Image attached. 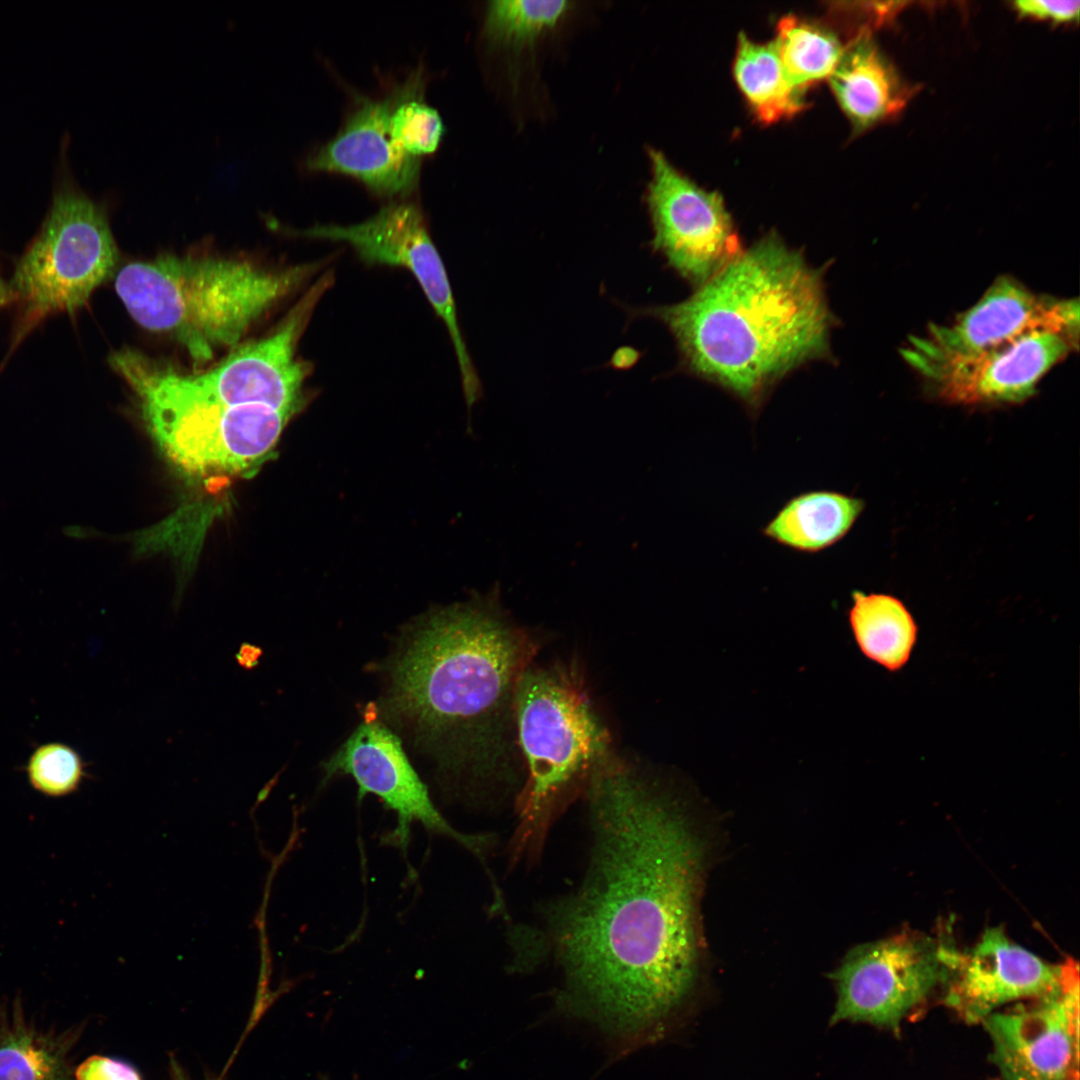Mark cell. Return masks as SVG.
Segmentation results:
<instances>
[{"mask_svg":"<svg viewBox=\"0 0 1080 1080\" xmlns=\"http://www.w3.org/2000/svg\"><path fill=\"white\" fill-rule=\"evenodd\" d=\"M592 845L573 893L517 936L527 961L544 955L599 1014L627 1030L662 1026L700 972L705 846L669 791L612 760L585 792Z\"/></svg>","mask_w":1080,"mask_h":1080,"instance_id":"cell-1","label":"cell"},{"mask_svg":"<svg viewBox=\"0 0 1080 1080\" xmlns=\"http://www.w3.org/2000/svg\"><path fill=\"white\" fill-rule=\"evenodd\" d=\"M388 663V716L429 749L448 793L476 802L505 780L515 689L536 647L488 601L431 611L407 631Z\"/></svg>","mask_w":1080,"mask_h":1080,"instance_id":"cell-2","label":"cell"},{"mask_svg":"<svg viewBox=\"0 0 1080 1080\" xmlns=\"http://www.w3.org/2000/svg\"><path fill=\"white\" fill-rule=\"evenodd\" d=\"M824 272L771 233L686 300L642 314L669 328L688 371L726 390L756 417L778 381L831 357L835 319Z\"/></svg>","mask_w":1080,"mask_h":1080,"instance_id":"cell-3","label":"cell"},{"mask_svg":"<svg viewBox=\"0 0 1080 1080\" xmlns=\"http://www.w3.org/2000/svg\"><path fill=\"white\" fill-rule=\"evenodd\" d=\"M320 267L275 269L234 258L162 255L123 266L115 290L141 327L173 338L203 364L218 349L238 344Z\"/></svg>","mask_w":1080,"mask_h":1080,"instance_id":"cell-4","label":"cell"},{"mask_svg":"<svg viewBox=\"0 0 1080 1080\" xmlns=\"http://www.w3.org/2000/svg\"><path fill=\"white\" fill-rule=\"evenodd\" d=\"M514 734L526 764L508 847L511 868L533 864L562 811L611 760V738L575 672L529 666L518 680Z\"/></svg>","mask_w":1080,"mask_h":1080,"instance_id":"cell-5","label":"cell"},{"mask_svg":"<svg viewBox=\"0 0 1080 1080\" xmlns=\"http://www.w3.org/2000/svg\"><path fill=\"white\" fill-rule=\"evenodd\" d=\"M109 363L136 396L160 450L190 476H240L273 455L293 416L262 406H230L204 392L192 374L132 348Z\"/></svg>","mask_w":1080,"mask_h":1080,"instance_id":"cell-6","label":"cell"},{"mask_svg":"<svg viewBox=\"0 0 1080 1080\" xmlns=\"http://www.w3.org/2000/svg\"><path fill=\"white\" fill-rule=\"evenodd\" d=\"M118 258L104 209L82 192L59 191L9 284L24 325L83 306L111 277Z\"/></svg>","mask_w":1080,"mask_h":1080,"instance_id":"cell-7","label":"cell"},{"mask_svg":"<svg viewBox=\"0 0 1080 1080\" xmlns=\"http://www.w3.org/2000/svg\"><path fill=\"white\" fill-rule=\"evenodd\" d=\"M956 948L914 931L859 945L831 978L836 990L831 1024L866 1023L898 1034L945 983Z\"/></svg>","mask_w":1080,"mask_h":1080,"instance_id":"cell-8","label":"cell"},{"mask_svg":"<svg viewBox=\"0 0 1080 1080\" xmlns=\"http://www.w3.org/2000/svg\"><path fill=\"white\" fill-rule=\"evenodd\" d=\"M649 158L651 245L674 271L699 287L742 251L738 233L718 193L698 186L660 151L649 149Z\"/></svg>","mask_w":1080,"mask_h":1080,"instance_id":"cell-9","label":"cell"},{"mask_svg":"<svg viewBox=\"0 0 1080 1080\" xmlns=\"http://www.w3.org/2000/svg\"><path fill=\"white\" fill-rule=\"evenodd\" d=\"M324 782L335 775H350L358 799L374 794L393 810L397 825L389 841L406 851L410 827L422 824L431 833L452 838L483 863L494 847L488 834H463L454 829L433 804L428 789L411 765L400 739L375 713H366L341 747L323 763Z\"/></svg>","mask_w":1080,"mask_h":1080,"instance_id":"cell-10","label":"cell"},{"mask_svg":"<svg viewBox=\"0 0 1080 1080\" xmlns=\"http://www.w3.org/2000/svg\"><path fill=\"white\" fill-rule=\"evenodd\" d=\"M333 282L324 274L268 336L236 347L212 368L192 374L208 395L230 406H262L297 415L306 405L311 365L297 357L314 308Z\"/></svg>","mask_w":1080,"mask_h":1080,"instance_id":"cell-11","label":"cell"},{"mask_svg":"<svg viewBox=\"0 0 1080 1080\" xmlns=\"http://www.w3.org/2000/svg\"><path fill=\"white\" fill-rule=\"evenodd\" d=\"M1038 328L1078 335V301L1039 297L1017 280L1001 276L952 324H934L926 334L911 337L902 355L911 367L924 374L937 366L979 355Z\"/></svg>","mask_w":1080,"mask_h":1080,"instance_id":"cell-12","label":"cell"},{"mask_svg":"<svg viewBox=\"0 0 1080 1080\" xmlns=\"http://www.w3.org/2000/svg\"><path fill=\"white\" fill-rule=\"evenodd\" d=\"M311 238L350 244L369 264L407 268L418 280L453 342L468 405L480 394V383L462 339L455 304L443 262L420 210L413 204H390L366 221L350 226H314L299 232Z\"/></svg>","mask_w":1080,"mask_h":1080,"instance_id":"cell-13","label":"cell"},{"mask_svg":"<svg viewBox=\"0 0 1080 1080\" xmlns=\"http://www.w3.org/2000/svg\"><path fill=\"white\" fill-rule=\"evenodd\" d=\"M1078 974L1077 962H1047L1013 942L1003 928L990 927L974 946L954 951L941 1000L966 1024H981L1008 1004L1060 990Z\"/></svg>","mask_w":1080,"mask_h":1080,"instance_id":"cell-14","label":"cell"},{"mask_svg":"<svg viewBox=\"0 0 1080 1080\" xmlns=\"http://www.w3.org/2000/svg\"><path fill=\"white\" fill-rule=\"evenodd\" d=\"M981 1024L1000 1080H1079V974L1060 990L1004 1007Z\"/></svg>","mask_w":1080,"mask_h":1080,"instance_id":"cell-15","label":"cell"},{"mask_svg":"<svg viewBox=\"0 0 1080 1080\" xmlns=\"http://www.w3.org/2000/svg\"><path fill=\"white\" fill-rule=\"evenodd\" d=\"M1077 344L1076 335L1038 328L922 375L953 403H1017L1031 397L1040 379Z\"/></svg>","mask_w":1080,"mask_h":1080,"instance_id":"cell-16","label":"cell"},{"mask_svg":"<svg viewBox=\"0 0 1080 1080\" xmlns=\"http://www.w3.org/2000/svg\"><path fill=\"white\" fill-rule=\"evenodd\" d=\"M392 103L388 99L362 103L336 137L308 159V167L353 176L378 194L408 192L416 183L419 160L392 137Z\"/></svg>","mask_w":1080,"mask_h":1080,"instance_id":"cell-17","label":"cell"},{"mask_svg":"<svg viewBox=\"0 0 1080 1080\" xmlns=\"http://www.w3.org/2000/svg\"><path fill=\"white\" fill-rule=\"evenodd\" d=\"M829 80L842 110L857 130L896 115L910 96L892 65L865 33L844 47Z\"/></svg>","mask_w":1080,"mask_h":1080,"instance_id":"cell-18","label":"cell"},{"mask_svg":"<svg viewBox=\"0 0 1080 1080\" xmlns=\"http://www.w3.org/2000/svg\"><path fill=\"white\" fill-rule=\"evenodd\" d=\"M864 507L862 499L842 492L806 491L785 502L762 534L788 549L819 553L848 534Z\"/></svg>","mask_w":1080,"mask_h":1080,"instance_id":"cell-19","label":"cell"},{"mask_svg":"<svg viewBox=\"0 0 1080 1080\" xmlns=\"http://www.w3.org/2000/svg\"><path fill=\"white\" fill-rule=\"evenodd\" d=\"M849 622L860 651L890 672L909 661L917 641V623L897 597L885 593H852Z\"/></svg>","mask_w":1080,"mask_h":1080,"instance_id":"cell-20","label":"cell"},{"mask_svg":"<svg viewBox=\"0 0 1080 1080\" xmlns=\"http://www.w3.org/2000/svg\"><path fill=\"white\" fill-rule=\"evenodd\" d=\"M734 75L758 118L771 123L790 117L805 107L804 93L788 82L774 40L751 41L738 37Z\"/></svg>","mask_w":1080,"mask_h":1080,"instance_id":"cell-21","label":"cell"},{"mask_svg":"<svg viewBox=\"0 0 1080 1080\" xmlns=\"http://www.w3.org/2000/svg\"><path fill=\"white\" fill-rule=\"evenodd\" d=\"M68 1040L13 1016L0 1025V1080H74Z\"/></svg>","mask_w":1080,"mask_h":1080,"instance_id":"cell-22","label":"cell"},{"mask_svg":"<svg viewBox=\"0 0 1080 1080\" xmlns=\"http://www.w3.org/2000/svg\"><path fill=\"white\" fill-rule=\"evenodd\" d=\"M774 42L788 82L803 93L830 77L844 50L831 31L795 16L780 19Z\"/></svg>","mask_w":1080,"mask_h":1080,"instance_id":"cell-23","label":"cell"},{"mask_svg":"<svg viewBox=\"0 0 1080 1080\" xmlns=\"http://www.w3.org/2000/svg\"><path fill=\"white\" fill-rule=\"evenodd\" d=\"M573 4L564 0H494L487 6L485 30L495 43L522 48L554 29Z\"/></svg>","mask_w":1080,"mask_h":1080,"instance_id":"cell-24","label":"cell"},{"mask_svg":"<svg viewBox=\"0 0 1080 1080\" xmlns=\"http://www.w3.org/2000/svg\"><path fill=\"white\" fill-rule=\"evenodd\" d=\"M389 124L396 144L415 158L434 152L444 132L437 110L410 92L393 100Z\"/></svg>","mask_w":1080,"mask_h":1080,"instance_id":"cell-25","label":"cell"},{"mask_svg":"<svg viewBox=\"0 0 1080 1080\" xmlns=\"http://www.w3.org/2000/svg\"><path fill=\"white\" fill-rule=\"evenodd\" d=\"M31 785L48 796H63L77 790L85 776L79 753L63 743H46L31 754L27 766Z\"/></svg>","mask_w":1080,"mask_h":1080,"instance_id":"cell-26","label":"cell"},{"mask_svg":"<svg viewBox=\"0 0 1080 1080\" xmlns=\"http://www.w3.org/2000/svg\"><path fill=\"white\" fill-rule=\"evenodd\" d=\"M74 1080H142L137 1069L122 1060L94 1055L74 1071Z\"/></svg>","mask_w":1080,"mask_h":1080,"instance_id":"cell-27","label":"cell"},{"mask_svg":"<svg viewBox=\"0 0 1080 1080\" xmlns=\"http://www.w3.org/2000/svg\"><path fill=\"white\" fill-rule=\"evenodd\" d=\"M1014 8L1025 17L1054 23H1069L1078 20L1080 3L1078 1L1022 0L1014 2Z\"/></svg>","mask_w":1080,"mask_h":1080,"instance_id":"cell-28","label":"cell"},{"mask_svg":"<svg viewBox=\"0 0 1080 1080\" xmlns=\"http://www.w3.org/2000/svg\"><path fill=\"white\" fill-rule=\"evenodd\" d=\"M11 300L13 299L9 284H6L0 277V306L10 302Z\"/></svg>","mask_w":1080,"mask_h":1080,"instance_id":"cell-29","label":"cell"},{"mask_svg":"<svg viewBox=\"0 0 1080 1080\" xmlns=\"http://www.w3.org/2000/svg\"><path fill=\"white\" fill-rule=\"evenodd\" d=\"M172 1074H173V1080H190V1079H188L186 1077V1075L182 1072V1070L176 1064L173 1065Z\"/></svg>","mask_w":1080,"mask_h":1080,"instance_id":"cell-30","label":"cell"},{"mask_svg":"<svg viewBox=\"0 0 1080 1080\" xmlns=\"http://www.w3.org/2000/svg\"><path fill=\"white\" fill-rule=\"evenodd\" d=\"M996 1080H1000V1079L998 1078V1079H996Z\"/></svg>","mask_w":1080,"mask_h":1080,"instance_id":"cell-31","label":"cell"}]
</instances>
